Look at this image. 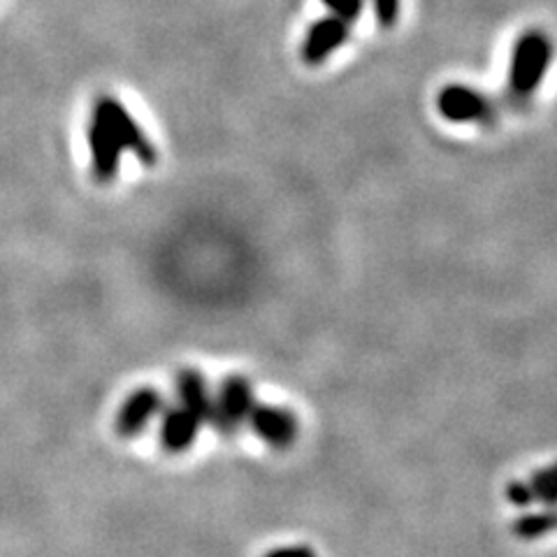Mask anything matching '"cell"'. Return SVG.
Listing matches in <instances>:
<instances>
[{"label": "cell", "instance_id": "9a60e30c", "mask_svg": "<svg viewBox=\"0 0 557 557\" xmlns=\"http://www.w3.org/2000/svg\"><path fill=\"white\" fill-rule=\"evenodd\" d=\"M268 557H313V553L305 546H286L268 553Z\"/></svg>", "mask_w": 557, "mask_h": 557}, {"label": "cell", "instance_id": "7c38bea8", "mask_svg": "<svg viewBox=\"0 0 557 557\" xmlns=\"http://www.w3.org/2000/svg\"><path fill=\"white\" fill-rule=\"evenodd\" d=\"M323 5L333 12V16H337V20L346 24H356L362 12L364 0H323Z\"/></svg>", "mask_w": 557, "mask_h": 557}, {"label": "cell", "instance_id": "277c9868", "mask_svg": "<svg viewBox=\"0 0 557 557\" xmlns=\"http://www.w3.org/2000/svg\"><path fill=\"white\" fill-rule=\"evenodd\" d=\"M253 391L251 383L242 376H231L223 383L219 397L214 399V409H212V421L219 432L231 434L237 430V425L249 418L253 409Z\"/></svg>", "mask_w": 557, "mask_h": 557}, {"label": "cell", "instance_id": "5bb4252c", "mask_svg": "<svg viewBox=\"0 0 557 557\" xmlns=\"http://www.w3.org/2000/svg\"><path fill=\"white\" fill-rule=\"evenodd\" d=\"M507 497L511 499V504H516V507H528V504L532 502V493L528 487V481H513L509 485Z\"/></svg>", "mask_w": 557, "mask_h": 557}, {"label": "cell", "instance_id": "9c48e42d", "mask_svg": "<svg viewBox=\"0 0 557 557\" xmlns=\"http://www.w3.org/2000/svg\"><path fill=\"white\" fill-rule=\"evenodd\" d=\"M177 399L184 409L196 413L200 421H209L214 409V397L209 395L207 383L198 370H184L177 376Z\"/></svg>", "mask_w": 557, "mask_h": 557}, {"label": "cell", "instance_id": "7a4b0ae2", "mask_svg": "<svg viewBox=\"0 0 557 557\" xmlns=\"http://www.w3.org/2000/svg\"><path fill=\"white\" fill-rule=\"evenodd\" d=\"M553 61V42L544 30H525L516 40L509 70V89L513 98H530L544 82Z\"/></svg>", "mask_w": 557, "mask_h": 557}, {"label": "cell", "instance_id": "52a82bcc", "mask_svg": "<svg viewBox=\"0 0 557 557\" xmlns=\"http://www.w3.org/2000/svg\"><path fill=\"white\" fill-rule=\"evenodd\" d=\"M348 30H351V24L337 20L333 14L313 24L302 45L305 61L309 65L323 63L333 51H337L348 40Z\"/></svg>", "mask_w": 557, "mask_h": 557}, {"label": "cell", "instance_id": "8992f818", "mask_svg": "<svg viewBox=\"0 0 557 557\" xmlns=\"http://www.w3.org/2000/svg\"><path fill=\"white\" fill-rule=\"evenodd\" d=\"M163 399L156 388H137L133 395L126 397V403L121 405L116 416V430L124 437H137L139 432L161 413Z\"/></svg>", "mask_w": 557, "mask_h": 557}, {"label": "cell", "instance_id": "8fae6325", "mask_svg": "<svg viewBox=\"0 0 557 557\" xmlns=\"http://www.w3.org/2000/svg\"><path fill=\"white\" fill-rule=\"evenodd\" d=\"M528 487L532 493V499L544 502V504H548V507L557 504V462L542 469V472H536L528 481Z\"/></svg>", "mask_w": 557, "mask_h": 557}, {"label": "cell", "instance_id": "4fadbf2b", "mask_svg": "<svg viewBox=\"0 0 557 557\" xmlns=\"http://www.w3.org/2000/svg\"><path fill=\"white\" fill-rule=\"evenodd\" d=\"M374 12L383 28H393L399 16V0H374Z\"/></svg>", "mask_w": 557, "mask_h": 557}, {"label": "cell", "instance_id": "3957f363", "mask_svg": "<svg viewBox=\"0 0 557 557\" xmlns=\"http://www.w3.org/2000/svg\"><path fill=\"white\" fill-rule=\"evenodd\" d=\"M440 114L453 124H487L495 116L493 102L462 84L444 86L437 98Z\"/></svg>", "mask_w": 557, "mask_h": 557}, {"label": "cell", "instance_id": "5b68a950", "mask_svg": "<svg viewBox=\"0 0 557 557\" xmlns=\"http://www.w3.org/2000/svg\"><path fill=\"white\" fill-rule=\"evenodd\" d=\"M249 421L258 437L274 448H286L295 442V437H298V421H295V416L284 407H253L249 413Z\"/></svg>", "mask_w": 557, "mask_h": 557}, {"label": "cell", "instance_id": "6da1fadb", "mask_svg": "<svg viewBox=\"0 0 557 557\" xmlns=\"http://www.w3.org/2000/svg\"><path fill=\"white\" fill-rule=\"evenodd\" d=\"M89 145L94 156V170L100 182H110L116 170L121 153L133 151L143 163L156 161V149L135 124V119L114 98H100L91 114Z\"/></svg>", "mask_w": 557, "mask_h": 557}, {"label": "cell", "instance_id": "ba28073f", "mask_svg": "<svg viewBox=\"0 0 557 557\" xmlns=\"http://www.w3.org/2000/svg\"><path fill=\"white\" fill-rule=\"evenodd\" d=\"M200 418L182 405L165 411L161 421V444L168 453H184L194 446L200 432Z\"/></svg>", "mask_w": 557, "mask_h": 557}, {"label": "cell", "instance_id": "30bf717a", "mask_svg": "<svg viewBox=\"0 0 557 557\" xmlns=\"http://www.w3.org/2000/svg\"><path fill=\"white\" fill-rule=\"evenodd\" d=\"M555 530H557V511H544V513L525 516V518H520L516 522V528H513V532L520 539H525V542H532V539L548 534V532H555Z\"/></svg>", "mask_w": 557, "mask_h": 557}]
</instances>
